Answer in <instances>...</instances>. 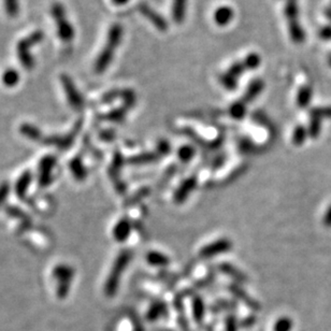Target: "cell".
I'll return each mask as SVG.
<instances>
[{
  "label": "cell",
  "instance_id": "cell-1",
  "mask_svg": "<svg viewBox=\"0 0 331 331\" xmlns=\"http://www.w3.org/2000/svg\"><path fill=\"white\" fill-rule=\"evenodd\" d=\"M123 27L121 24H113L110 27L104 48L99 53L94 65V70L97 75H101L107 70L113 61L114 52L120 45L123 38Z\"/></svg>",
  "mask_w": 331,
  "mask_h": 331
},
{
  "label": "cell",
  "instance_id": "cell-2",
  "mask_svg": "<svg viewBox=\"0 0 331 331\" xmlns=\"http://www.w3.org/2000/svg\"><path fill=\"white\" fill-rule=\"evenodd\" d=\"M131 255L132 254L129 249H123L121 253L117 255L108 275V279L104 284V295L107 297L112 298L116 295L118 287H120L122 274L125 272L126 268L128 267L129 261L131 259Z\"/></svg>",
  "mask_w": 331,
  "mask_h": 331
},
{
  "label": "cell",
  "instance_id": "cell-3",
  "mask_svg": "<svg viewBox=\"0 0 331 331\" xmlns=\"http://www.w3.org/2000/svg\"><path fill=\"white\" fill-rule=\"evenodd\" d=\"M44 34L42 30H36L31 32L29 36L22 39L17 42L16 45V54L18 61L21 62L22 66L27 70H31L35 67V59L32 57L30 49L32 46L39 44L43 41Z\"/></svg>",
  "mask_w": 331,
  "mask_h": 331
},
{
  "label": "cell",
  "instance_id": "cell-4",
  "mask_svg": "<svg viewBox=\"0 0 331 331\" xmlns=\"http://www.w3.org/2000/svg\"><path fill=\"white\" fill-rule=\"evenodd\" d=\"M51 14L56 22L58 38L64 43H70L75 39L76 32L74 25L69 23L67 16H66V10L64 5L59 2L53 3L51 8Z\"/></svg>",
  "mask_w": 331,
  "mask_h": 331
},
{
  "label": "cell",
  "instance_id": "cell-5",
  "mask_svg": "<svg viewBox=\"0 0 331 331\" xmlns=\"http://www.w3.org/2000/svg\"><path fill=\"white\" fill-rule=\"evenodd\" d=\"M285 16L288 22V30L291 40L295 43H302L306 40V32L299 23V9L297 0H286Z\"/></svg>",
  "mask_w": 331,
  "mask_h": 331
},
{
  "label": "cell",
  "instance_id": "cell-6",
  "mask_svg": "<svg viewBox=\"0 0 331 331\" xmlns=\"http://www.w3.org/2000/svg\"><path fill=\"white\" fill-rule=\"evenodd\" d=\"M61 82L70 107L77 111H81L84 108V99L80 91L78 90L72 79L68 75H62Z\"/></svg>",
  "mask_w": 331,
  "mask_h": 331
},
{
  "label": "cell",
  "instance_id": "cell-7",
  "mask_svg": "<svg viewBox=\"0 0 331 331\" xmlns=\"http://www.w3.org/2000/svg\"><path fill=\"white\" fill-rule=\"evenodd\" d=\"M82 128V121H78L75 125L74 129L69 131L67 135L65 136H50L43 139V143L48 145H54L61 151H67L72 144H74L76 138L78 136V132Z\"/></svg>",
  "mask_w": 331,
  "mask_h": 331
},
{
  "label": "cell",
  "instance_id": "cell-8",
  "mask_svg": "<svg viewBox=\"0 0 331 331\" xmlns=\"http://www.w3.org/2000/svg\"><path fill=\"white\" fill-rule=\"evenodd\" d=\"M246 71H247V68H246V65H244L243 61L237 62L231 65L229 69L226 72H224V74L220 77V82L226 89L234 90L237 88L239 78Z\"/></svg>",
  "mask_w": 331,
  "mask_h": 331
},
{
  "label": "cell",
  "instance_id": "cell-9",
  "mask_svg": "<svg viewBox=\"0 0 331 331\" xmlns=\"http://www.w3.org/2000/svg\"><path fill=\"white\" fill-rule=\"evenodd\" d=\"M56 166V157L53 155L44 156L39 163L38 182L41 187H48L53 181L52 171Z\"/></svg>",
  "mask_w": 331,
  "mask_h": 331
},
{
  "label": "cell",
  "instance_id": "cell-10",
  "mask_svg": "<svg viewBox=\"0 0 331 331\" xmlns=\"http://www.w3.org/2000/svg\"><path fill=\"white\" fill-rule=\"evenodd\" d=\"M138 11L141 13V14L148 19L149 22L152 23V25L155 26V27L160 30V31H167L168 30V23L166 19L157 13L153 8L147 3V2H140L138 4Z\"/></svg>",
  "mask_w": 331,
  "mask_h": 331
},
{
  "label": "cell",
  "instance_id": "cell-11",
  "mask_svg": "<svg viewBox=\"0 0 331 331\" xmlns=\"http://www.w3.org/2000/svg\"><path fill=\"white\" fill-rule=\"evenodd\" d=\"M233 244L227 239H220L213 243L208 244L200 250V257L202 258H211L224 253H227L231 249Z\"/></svg>",
  "mask_w": 331,
  "mask_h": 331
},
{
  "label": "cell",
  "instance_id": "cell-12",
  "mask_svg": "<svg viewBox=\"0 0 331 331\" xmlns=\"http://www.w3.org/2000/svg\"><path fill=\"white\" fill-rule=\"evenodd\" d=\"M52 275L57 281V283H67L71 284V281L75 277V269L68 266V264H57V266L53 269Z\"/></svg>",
  "mask_w": 331,
  "mask_h": 331
},
{
  "label": "cell",
  "instance_id": "cell-13",
  "mask_svg": "<svg viewBox=\"0 0 331 331\" xmlns=\"http://www.w3.org/2000/svg\"><path fill=\"white\" fill-rule=\"evenodd\" d=\"M229 290L231 294L238 298V299L244 302V304H247L249 309L254 310V311L260 310L259 303H258L255 299H253L251 297H249V295L247 293V291L242 289L240 286L236 285V284H231V285H229Z\"/></svg>",
  "mask_w": 331,
  "mask_h": 331
},
{
  "label": "cell",
  "instance_id": "cell-14",
  "mask_svg": "<svg viewBox=\"0 0 331 331\" xmlns=\"http://www.w3.org/2000/svg\"><path fill=\"white\" fill-rule=\"evenodd\" d=\"M235 17V11L229 5H222L220 8H217L214 12V22L216 25L224 27L231 23Z\"/></svg>",
  "mask_w": 331,
  "mask_h": 331
},
{
  "label": "cell",
  "instance_id": "cell-15",
  "mask_svg": "<svg viewBox=\"0 0 331 331\" xmlns=\"http://www.w3.org/2000/svg\"><path fill=\"white\" fill-rule=\"evenodd\" d=\"M131 223L127 217L118 221L113 228V238L117 242H124L128 239L131 233Z\"/></svg>",
  "mask_w": 331,
  "mask_h": 331
},
{
  "label": "cell",
  "instance_id": "cell-16",
  "mask_svg": "<svg viewBox=\"0 0 331 331\" xmlns=\"http://www.w3.org/2000/svg\"><path fill=\"white\" fill-rule=\"evenodd\" d=\"M32 181V173L31 171H25L22 173V175L17 178V181L15 183V194L19 198V199H24L26 194H27V190L30 186Z\"/></svg>",
  "mask_w": 331,
  "mask_h": 331
},
{
  "label": "cell",
  "instance_id": "cell-17",
  "mask_svg": "<svg viewBox=\"0 0 331 331\" xmlns=\"http://www.w3.org/2000/svg\"><path fill=\"white\" fill-rule=\"evenodd\" d=\"M187 3H188V0H173V3H172L171 15H172V19H173V22L175 24L180 25L184 22L185 17H186Z\"/></svg>",
  "mask_w": 331,
  "mask_h": 331
},
{
  "label": "cell",
  "instance_id": "cell-18",
  "mask_svg": "<svg viewBox=\"0 0 331 331\" xmlns=\"http://www.w3.org/2000/svg\"><path fill=\"white\" fill-rule=\"evenodd\" d=\"M196 185H197V178L195 176L186 178V180L181 184V186L177 188L176 193L174 195V200L177 203L183 202L188 197L190 191L196 187Z\"/></svg>",
  "mask_w": 331,
  "mask_h": 331
},
{
  "label": "cell",
  "instance_id": "cell-19",
  "mask_svg": "<svg viewBox=\"0 0 331 331\" xmlns=\"http://www.w3.org/2000/svg\"><path fill=\"white\" fill-rule=\"evenodd\" d=\"M263 88H264V82L260 80V79H255V80L251 81L248 86V89L246 91V94L243 95L242 100L246 103L251 102L260 95V92L263 90Z\"/></svg>",
  "mask_w": 331,
  "mask_h": 331
},
{
  "label": "cell",
  "instance_id": "cell-20",
  "mask_svg": "<svg viewBox=\"0 0 331 331\" xmlns=\"http://www.w3.org/2000/svg\"><path fill=\"white\" fill-rule=\"evenodd\" d=\"M19 132L23 135L25 138L29 139V140L34 142H40L43 141V136L41 130L35 125L29 124V123H24L19 126Z\"/></svg>",
  "mask_w": 331,
  "mask_h": 331
},
{
  "label": "cell",
  "instance_id": "cell-21",
  "mask_svg": "<svg viewBox=\"0 0 331 331\" xmlns=\"http://www.w3.org/2000/svg\"><path fill=\"white\" fill-rule=\"evenodd\" d=\"M69 169L72 175H74L78 181H84L85 178L87 177V170H86L82 160L79 156L74 157L69 162Z\"/></svg>",
  "mask_w": 331,
  "mask_h": 331
},
{
  "label": "cell",
  "instance_id": "cell-22",
  "mask_svg": "<svg viewBox=\"0 0 331 331\" xmlns=\"http://www.w3.org/2000/svg\"><path fill=\"white\" fill-rule=\"evenodd\" d=\"M218 269H220L221 272H223L224 274H226V275L230 276L231 279H234L237 282H239V283L247 282L246 274H243L239 269L236 268L235 266H233V264H230V263H221L220 266H218Z\"/></svg>",
  "mask_w": 331,
  "mask_h": 331
},
{
  "label": "cell",
  "instance_id": "cell-23",
  "mask_svg": "<svg viewBox=\"0 0 331 331\" xmlns=\"http://www.w3.org/2000/svg\"><path fill=\"white\" fill-rule=\"evenodd\" d=\"M167 312H168V310H167V306H166V303H164L162 301H158V302L152 304L151 308L149 309L147 319L151 322H155L156 320L165 316L166 314H167Z\"/></svg>",
  "mask_w": 331,
  "mask_h": 331
},
{
  "label": "cell",
  "instance_id": "cell-24",
  "mask_svg": "<svg viewBox=\"0 0 331 331\" xmlns=\"http://www.w3.org/2000/svg\"><path fill=\"white\" fill-rule=\"evenodd\" d=\"M191 310H193V316L194 320L197 324H201L204 315H206V306H204V302L202 300V298L199 296H196L193 300V304H191Z\"/></svg>",
  "mask_w": 331,
  "mask_h": 331
},
{
  "label": "cell",
  "instance_id": "cell-25",
  "mask_svg": "<svg viewBox=\"0 0 331 331\" xmlns=\"http://www.w3.org/2000/svg\"><path fill=\"white\" fill-rule=\"evenodd\" d=\"M19 79H21V76H19L18 71L14 68H8L4 70L1 77V81L2 83L6 86V87H14L15 85L18 84Z\"/></svg>",
  "mask_w": 331,
  "mask_h": 331
},
{
  "label": "cell",
  "instance_id": "cell-26",
  "mask_svg": "<svg viewBox=\"0 0 331 331\" xmlns=\"http://www.w3.org/2000/svg\"><path fill=\"white\" fill-rule=\"evenodd\" d=\"M147 261L150 264H153V266L157 267H166L168 266L170 260L169 258L160 253V251H150V253L147 255Z\"/></svg>",
  "mask_w": 331,
  "mask_h": 331
},
{
  "label": "cell",
  "instance_id": "cell-27",
  "mask_svg": "<svg viewBox=\"0 0 331 331\" xmlns=\"http://www.w3.org/2000/svg\"><path fill=\"white\" fill-rule=\"evenodd\" d=\"M127 109H126L125 107H122V108H118V109H114V110H112L110 111L109 113L107 114H104L103 116H101V118H103V120H107V121H110V122H113V123H121L125 120V117H126V113H127Z\"/></svg>",
  "mask_w": 331,
  "mask_h": 331
},
{
  "label": "cell",
  "instance_id": "cell-28",
  "mask_svg": "<svg viewBox=\"0 0 331 331\" xmlns=\"http://www.w3.org/2000/svg\"><path fill=\"white\" fill-rule=\"evenodd\" d=\"M311 97H312V88L310 86H303L298 91L297 95V103L300 108H306L311 101Z\"/></svg>",
  "mask_w": 331,
  "mask_h": 331
},
{
  "label": "cell",
  "instance_id": "cell-29",
  "mask_svg": "<svg viewBox=\"0 0 331 331\" xmlns=\"http://www.w3.org/2000/svg\"><path fill=\"white\" fill-rule=\"evenodd\" d=\"M229 113L236 120H242L247 114V103L243 100L233 103L229 109Z\"/></svg>",
  "mask_w": 331,
  "mask_h": 331
},
{
  "label": "cell",
  "instance_id": "cell-30",
  "mask_svg": "<svg viewBox=\"0 0 331 331\" xmlns=\"http://www.w3.org/2000/svg\"><path fill=\"white\" fill-rule=\"evenodd\" d=\"M157 161V155L154 153H143L140 155H137L134 157H130L128 163L134 165H144V164H151Z\"/></svg>",
  "mask_w": 331,
  "mask_h": 331
},
{
  "label": "cell",
  "instance_id": "cell-31",
  "mask_svg": "<svg viewBox=\"0 0 331 331\" xmlns=\"http://www.w3.org/2000/svg\"><path fill=\"white\" fill-rule=\"evenodd\" d=\"M121 98L124 101V107L129 110L131 108H134V105L136 104L137 101V97L135 91L132 89H124L121 90Z\"/></svg>",
  "mask_w": 331,
  "mask_h": 331
},
{
  "label": "cell",
  "instance_id": "cell-32",
  "mask_svg": "<svg viewBox=\"0 0 331 331\" xmlns=\"http://www.w3.org/2000/svg\"><path fill=\"white\" fill-rule=\"evenodd\" d=\"M247 70H254L259 67L261 64V58L257 53H249V54L243 59Z\"/></svg>",
  "mask_w": 331,
  "mask_h": 331
},
{
  "label": "cell",
  "instance_id": "cell-33",
  "mask_svg": "<svg viewBox=\"0 0 331 331\" xmlns=\"http://www.w3.org/2000/svg\"><path fill=\"white\" fill-rule=\"evenodd\" d=\"M294 327L293 320L287 316H283L277 320L273 326V331H291Z\"/></svg>",
  "mask_w": 331,
  "mask_h": 331
},
{
  "label": "cell",
  "instance_id": "cell-34",
  "mask_svg": "<svg viewBox=\"0 0 331 331\" xmlns=\"http://www.w3.org/2000/svg\"><path fill=\"white\" fill-rule=\"evenodd\" d=\"M195 153L196 151L194 148L189 147V145H184V147H181L180 150H178V157H180L181 162L188 163L193 160Z\"/></svg>",
  "mask_w": 331,
  "mask_h": 331
},
{
  "label": "cell",
  "instance_id": "cell-35",
  "mask_svg": "<svg viewBox=\"0 0 331 331\" xmlns=\"http://www.w3.org/2000/svg\"><path fill=\"white\" fill-rule=\"evenodd\" d=\"M6 14L10 17H16L19 12L18 0H3Z\"/></svg>",
  "mask_w": 331,
  "mask_h": 331
},
{
  "label": "cell",
  "instance_id": "cell-36",
  "mask_svg": "<svg viewBox=\"0 0 331 331\" xmlns=\"http://www.w3.org/2000/svg\"><path fill=\"white\" fill-rule=\"evenodd\" d=\"M150 194V190L148 187H143L141 189H139L137 193L131 196L129 199L127 200V203H126V207H131V206H135L136 203H138L140 200H142L143 198L147 197Z\"/></svg>",
  "mask_w": 331,
  "mask_h": 331
},
{
  "label": "cell",
  "instance_id": "cell-37",
  "mask_svg": "<svg viewBox=\"0 0 331 331\" xmlns=\"http://www.w3.org/2000/svg\"><path fill=\"white\" fill-rule=\"evenodd\" d=\"M236 308V303L233 301H228V300H220L217 301L216 303L213 304V307H212V310L214 311V312H220L222 310H234Z\"/></svg>",
  "mask_w": 331,
  "mask_h": 331
},
{
  "label": "cell",
  "instance_id": "cell-38",
  "mask_svg": "<svg viewBox=\"0 0 331 331\" xmlns=\"http://www.w3.org/2000/svg\"><path fill=\"white\" fill-rule=\"evenodd\" d=\"M70 291V284L67 283H58L57 289H56V295L58 299H66Z\"/></svg>",
  "mask_w": 331,
  "mask_h": 331
},
{
  "label": "cell",
  "instance_id": "cell-39",
  "mask_svg": "<svg viewBox=\"0 0 331 331\" xmlns=\"http://www.w3.org/2000/svg\"><path fill=\"white\" fill-rule=\"evenodd\" d=\"M238 323L237 319L234 315H228L225 320V331H238Z\"/></svg>",
  "mask_w": 331,
  "mask_h": 331
},
{
  "label": "cell",
  "instance_id": "cell-40",
  "mask_svg": "<svg viewBox=\"0 0 331 331\" xmlns=\"http://www.w3.org/2000/svg\"><path fill=\"white\" fill-rule=\"evenodd\" d=\"M10 184L8 182H4L0 184V207L5 202L6 198L9 196L10 193Z\"/></svg>",
  "mask_w": 331,
  "mask_h": 331
},
{
  "label": "cell",
  "instance_id": "cell-41",
  "mask_svg": "<svg viewBox=\"0 0 331 331\" xmlns=\"http://www.w3.org/2000/svg\"><path fill=\"white\" fill-rule=\"evenodd\" d=\"M121 97V90L113 89L109 92H107L103 97H102V102L104 103H111L112 101H114L116 98Z\"/></svg>",
  "mask_w": 331,
  "mask_h": 331
},
{
  "label": "cell",
  "instance_id": "cell-42",
  "mask_svg": "<svg viewBox=\"0 0 331 331\" xmlns=\"http://www.w3.org/2000/svg\"><path fill=\"white\" fill-rule=\"evenodd\" d=\"M304 138H306V131L302 127H297L294 132V142L296 144H300L304 140Z\"/></svg>",
  "mask_w": 331,
  "mask_h": 331
},
{
  "label": "cell",
  "instance_id": "cell-43",
  "mask_svg": "<svg viewBox=\"0 0 331 331\" xmlns=\"http://www.w3.org/2000/svg\"><path fill=\"white\" fill-rule=\"evenodd\" d=\"M157 151L163 155L169 154L170 153V144L167 141L162 140L157 144Z\"/></svg>",
  "mask_w": 331,
  "mask_h": 331
},
{
  "label": "cell",
  "instance_id": "cell-44",
  "mask_svg": "<svg viewBox=\"0 0 331 331\" xmlns=\"http://www.w3.org/2000/svg\"><path fill=\"white\" fill-rule=\"evenodd\" d=\"M320 37L323 40L331 41V26H326L320 30Z\"/></svg>",
  "mask_w": 331,
  "mask_h": 331
},
{
  "label": "cell",
  "instance_id": "cell-45",
  "mask_svg": "<svg viewBox=\"0 0 331 331\" xmlns=\"http://www.w3.org/2000/svg\"><path fill=\"white\" fill-rule=\"evenodd\" d=\"M240 149L243 152H251L254 149V143L250 142L249 140H247V139H243V140L240 142Z\"/></svg>",
  "mask_w": 331,
  "mask_h": 331
},
{
  "label": "cell",
  "instance_id": "cell-46",
  "mask_svg": "<svg viewBox=\"0 0 331 331\" xmlns=\"http://www.w3.org/2000/svg\"><path fill=\"white\" fill-rule=\"evenodd\" d=\"M114 131H112V130H102L100 132V138L102 139L103 141H111L112 139L114 138Z\"/></svg>",
  "mask_w": 331,
  "mask_h": 331
},
{
  "label": "cell",
  "instance_id": "cell-47",
  "mask_svg": "<svg viewBox=\"0 0 331 331\" xmlns=\"http://www.w3.org/2000/svg\"><path fill=\"white\" fill-rule=\"evenodd\" d=\"M112 3L115 4V5H124L127 3L129 0H111Z\"/></svg>",
  "mask_w": 331,
  "mask_h": 331
},
{
  "label": "cell",
  "instance_id": "cell-48",
  "mask_svg": "<svg viewBox=\"0 0 331 331\" xmlns=\"http://www.w3.org/2000/svg\"><path fill=\"white\" fill-rule=\"evenodd\" d=\"M328 65L331 67V54H329V56H328Z\"/></svg>",
  "mask_w": 331,
  "mask_h": 331
}]
</instances>
